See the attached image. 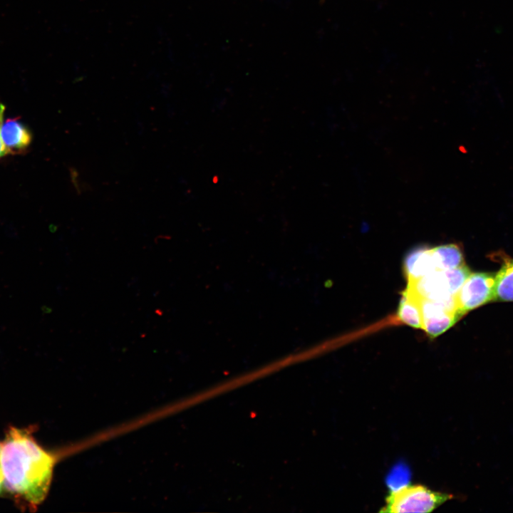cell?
Masks as SVG:
<instances>
[{
  "instance_id": "cell-1",
  "label": "cell",
  "mask_w": 513,
  "mask_h": 513,
  "mask_svg": "<svg viewBox=\"0 0 513 513\" xmlns=\"http://www.w3.org/2000/svg\"><path fill=\"white\" fill-rule=\"evenodd\" d=\"M34 426L10 425L1 442L0 465L4 487L19 507L35 511L45 500L56 462L33 436Z\"/></svg>"
},
{
  "instance_id": "cell-2",
  "label": "cell",
  "mask_w": 513,
  "mask_h": 513,
  "mask_svg": "<svg viewBox=\"0 0 513 513\" xmlns=\"http://www.w3.org/2000/svg\"><path fill=\"white\" fill-rule=\"evenodd\" d=\"M452 498V494L435 492L423 485H404L391 490L380 512H430Z\"/></svg>"
},
{
  "instance_id": "cell-3",
  "label": "cell",
  "mask_w": 513,
  "mask_h": 513,
  "mask_svg": "<svg viewBox=\"0 0 513 513\" xmlns=\"http://www.w3.org/2000/svg\"><path fill=\"white\" fill-rule=\"evenodd\" d=\"M494 275L471 273L455 295L457 311L460 317L488 302L493 301Z\"/></svg>"
},
{
  "instance_id": "cell-4",
  "label": "cell",
  "mask_w": 513,
  "mask_h": 513,
  "mask_svg": "<svg viewBox=\"0 0 513 513\" xmlns=\"http://www.w3.org/2000/svg\"><path fill=\"white\" fill-rule=\"evenodd\" d=\"M420 304L422 329L431 338L443 333L461 318L457 311L455 296L442 301L420 299Z\"/></svg>"
},
{
  "instance_id": "cell-5",
  "label": "cell",
  "mask_w": 513,
  "mask_h": 513,
  "mask_svg": "<svg viewBox=\"0 0 513 513\" xmlns=\"http://www.w3.org/2000/svg\"><path fill=\"white\" fill-rule=\"evenodd\" d=\"M1 137L8 155H10L27 153L33 141L31 130L17 117L3 121Z\"/></svg>"
},
{
  "instance_id": "cell-6",
  "label": "cell",
  "mask_w": 513,
  "mask_h": 513,
  "mask_svg": "<svg viewBox=\"0 0 513 513\" xmlns=\"http://www.w3.org/2000/svg\"><path fill=\"white\" fill-rule=\"evenodd\" d=\"M407 286L420 299L442 301L455 296L450 292L443 271L435 270L415 281L408 283Z\"/></svg>"
},
{
  "instance_id": "cell-7",
  "label": "cell",
  "mask_w": 513,
  "mask_h": 513,
  "mask_svg": "<svg viewBox=\"0 0 513 513\" xmlns=\"http://www.w3.org/2000/svg\"><path fill=\"white\" fill-rule=\"evenodd\" d=\"M403 270L408 283L415 281L436 270L431 248L420 246L410 251L404 259Z\"/></svg>"
},
{
  "instance_id": "cell-8",
  "label": "cell",
  "mask_w": 513,
  "mask_h": 513,
  "mask_svg": "<svg viewBox=\"0 0 513 513\" xmlns=\"http://www.w3.org/2000/svg\"><path fill=\"white\" fill-rule=\"evenodd\" d=\"M402 296L397 310V316L404 323L415 328H423V318L420 299L407 286Z\"/></svg>"
},
{
  "instance_id": "cell-9",
  "label": "cell",
  "mask_w": 513,
  "mask_h": 513,
  "mask_svg": "<svg viewBox=\"0 0 513 513\" xmlns=\"http://www.w3.org/2000/svg\"><path fill=\"white\" fill-rule=\"evenodd\" d=\"M493 301H513V259L505 258L494 275Z\"/></svg>"
},
{
  "instance_id": "cell-10",
  "label": "cell",
  "mask_w": 513,
  "mask_h": 513,
  "mask_svg": "<svg viewBox=\"0 0 513 513\" xmlns=\"http://www.w3.org/2000/svg\"><path fill=\"white\" fill-rule=\"evenodd\" d=\"M431 254L436 270H448L465 264L461 249L454 244L431 248Z\"/></svg>"
},
{
  "instance_id": "cell-11",
  "label": "cell",
  "mask_w": 513,
  "mask_h": 513,
  "mask_svg": "<svg viewBox=\"0 0 513 513\" xmlns=\"http://www.w3.org/2000/svg\"><path fill=\"white\" fill-rule=\"evenodd\" d=\"M445 275L450 292L455 296L465 280L471 274L470 269L464 264L458 267L443 271Z\"/></svg>"
},
{
  "instance_id": "cell-12",
  "label": "cell",
  "mask_w": 513,
  "mask_h": 513,
  "mask_svg": "<svg viewBox=\"0 0 513 513\" xmlns=\"http://www.w3.org/2000/svg\"><path fill=\"white\" fill-rule=\"evenodd\" d=\"M408 478L409 473L406 472L404 467H396L390 472L388 479V484L393 490L404 486Z\"/></svg>"
},
{
  "instance_id": "cell-13",
  "label": "cell",
  "mask_w": 513,
  "mask_h": 513,
  "mask_svg": "<svg viewBox=\"0 0 513 513\" xmlns=\"http://www.w3.org/2000/svg\"><path fill=\"white\" fill-rule=\"evenodd\" d=\"M5 110H6L5 105L2 103H0V159L9 155L8 152L4 147V145L3 143L1 137V127L2 123L4 121Z\"/></svg>"
},
{
  "instance_id": "cell-14",
  "label": "cell",
  "mask_w": 513,
  "mask_h": 513,
  "mask_svg": "<svg viewBox=\"0 0 513 513\" xmlns=\"http://www.w3.org/2000/svg\"><path fill=\"white\" fill-rule=\"evenodd\" d=\"M2 496L6 497L8 495H7V493H6V489L4 487V477H3V474H2L1 465H0V497H2Z\"/></svg>"
},
{
  "instance_id": "cell-15",
  "label": "cell",
  "mask_w": 513,
  "mask_h": 513,
  "mask_svg": "<svg viewBox=\"0 0 513 513\" xmlns=\"http://www.w3.org/2000/svg\"><path fill=\"white\" fill-rule=\"evenodd\" d=\"M1 442H0V452H1Z\"/></svg>"
}]
</instances>
